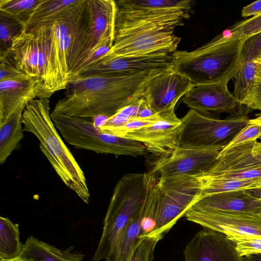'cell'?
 I'll list each match as a JSON object with an SVG mask.
<instances>
[{
    "label": "cell",
    "instance_id": "obj_14",
    "mask_svg": "<svg viewBox=\"0 0 261 261\" xmlns=\"http://www.w3.org/2000/svg\"><path fill=\"white\" fill-rule=\"evenodd\" d=\"M193 86L187 77L171 69L151 77L146 84L141 98L155 114L175 107Z\"/></svg>",
    "mask_w": 261,
    "mask_h": 261
},
{
    "label": "cell",
    "instance_id": "obj_31",
    "mask_svg": "<svg viewBox=\"0 0 261 261\" xmlns=\"http://www.w3.org/2000/svg\"><path fill=\"white\" fill-rule=\"evenodd\" d=\"M24 29L22 23L0 13V53L9 51L14 40Z\"/></svg>",
    "mask_w": 261,
    "mask_h": 261
},
{
    "label": "cell",
    "instance_id": "obj_37",
    "mask_svg": "<svg viewBox=\"0 0 261 261\" xmlns=\"http://www.w3.org/2000/svg\"><path fill=\"white\" fill-rule=\"evenodd\" d=\"M236 249L242 256L261 254V239H234Z\"/></svg>",
    "mask_w": 261,
    "mask_h": 261
},
{
    "label": "cell",
    "instance_id": "obj_46",
    "mask_svg": "<svg viewBox=\"0 0 261 261\" xmlns=\"http://www.w3.org/2000/svg\"><path fill=\"white\" fill-rule=\"evenodd\" d=\"M260 215H261V214H260Z\"/></svg>",
    "mask_w": 261,
    "mask_h": 261
},
{
    "label": "cell",
    "instance_id": "obj_19",
    "mask_svg": "<svg viewBox=\"0 0 261 261\" xmlns=\"http://www.w3.org/2000/svg\"><path fill=\"white\" fill-rule=\"evenodd\" d=\"M181 129L180 119H164L128 133L123 138L139 142L146 150L162 157L168 155L179 147Z\"/></svg>",
    "mask_w": 261,
    "mask_h": 261
},
{
    "label": "cell",
    "instance_id": "obj_24",
    "mask_svg": "<svg viewBox=\"0 0 261 261\" xmlns=\"http://www.w3.org/2000/svg\"><path fill=\"white\" fill-rule=\"evenodd\" d=\"M117 9L123 11L180 10L190 13L191 0H120L115 1Z\"/></svg>",
    "mask_w": 261,
    "mask_h": 261
},
{
    "label": "cell",
    "instance_id": "obj_27",
    "mask_svg": "<svg viewBox=\"0 0 261 261\" xmlns=\"http://www.w3.org/2000/svg\"><path fill=\"white\" fill-rule=\"evenodd\" d=\"M77 1L41 0L25 25V29L43 25L56 19L73 7Z\"/></svg>",
    "mask_w": 261,
    "mask_h": 261
},
{
    "label": "cell",
    "instance_id": "obj_6",
    "mask_svg": "<svg viewBox=\"0 0 261 261\" xmlns=\"http://www.w3.org/2000/svg\"><path fill=\"white\" fill-rule=\"evenodd\" d=\"M156 181L152 173L123 175L116 185L103 221L102 235L92 257L94 261L112 258L130 220L140 212Z\"/></svg>",
    "mask_w": 261,
    "mask_h": 261
},
{
    "label": "cell",
    "instance_id": "obj_43",
    "mask_svg": "<svg viewBox=\"0 0 261 261\" xmlns=\"http://www.w3.org/2000/svg\"><path fill=\"white\" fill-rule=\"evenodd\" d=\"M0 261H26V260H22V259L17 258L16 259H13V260H0Z\"/></svg>",
    "mask_w": 261,
    "mask_h": 261
},
{
    "label": "cell",
    "instance_id": "obj_16",
    "mask_svg": "<svg viewBox=\"0 0 261 261\" xmlns=\"http://www.w3.org/2000/svg\"><path fill=\"white\" fill-rule=\"evenodd\" d=\"M185 261H244L236 242L221 232L204 228L184 250Z\"/></svg>",
    "mask_w": 261,
    "mask_h": 261
},
{
    "label": "cell",
    "instance_id": "obj_17",
    "mask_svg": "<svg viewBox=\"0 0 261 261\" xmlns=\"http://www.w3.org/2000/svg\"><path fill=\"white\" fill-rule=\"evenodd\" d=\"M54 93L42 80L29 76L21 80L0 81V123L4 122L20 107L31 101L49 98Z\"/></svg>",
    "mask_w": 261,
    "mask_h": 261
},
{
    "label": "cell",
    "instance_id": "obj_15",
    "mask_svg": "<svg viewBox=\"0 0 261 261\" xmlns=\"http://www.w3.org/2000/svg\"><path fill=\"white\" fill-rule=\"evenodd\" d=\"M173 65V53H160L120 57L93 63L80 71L72 79L78 76L94 74L167 70L171 69Z\"/></svg>",
    "mask_w": 261,
    "mask_h": 261
},
{
    "label": "cell",
    "instance_id": "obj_29",
    "mask_svg": "<svg viewBox=\"0 0 261 261\" xmlns=\"http://www.w3.org/2000/svg\"><path fill=\"white\" fill-rule=\"evenodd\" d=\"M41 0H1L0 13L26 25Z\"/></svg>",
    "mask_w": 261,
    "mask_h": 261
},
{
    "label": "cell",
    "instance_id": "obj_39",
    "mask_svg": "<svg viewBox=\"0 0 261 261\" xmlns=\"http://www.w3.org/2000/svg\"><path fill=\"white\" fill-rule=\"evenodd\" d=\"M260 14H261V0L249 4L243 7L241 11L242 17L254 16Z\"/></svg>",
    "mask_w": 261,
    "mask_h": 261
},
{
    "label": "cell",
    "instance_id": "obj_30",
    "mask_svg": "<svg viewBox=\"0 0 261 261\" xmlns=\"http://www.w3.org/2000/svg\"><path fill=\"white\" fill-rule=\"evenodd\" d=\"M146 106L147 105L145 101L141 98L137 102L123 108L110 117L99 127V129L102 132L108 134L121 126L132 118L138 117L141 110Z\"/></svg>",
    "mask_w": 261,
    "mask_h": 261
},
{
    "label": "cell",
    "instance_id": "obj_4",
    "mask_svg": "<svg viewBox=\"0 0 261 261\" xmlns=\"http://www.w3.org/2000/svg\"><path fill=\"white\" fill-rule=\"evenodd\" d=\"M23 132L34 135L39 147L63 183L86 204L90 194L84 173L65 145L50 117L48 98L35 99L25 107Z\"/></svg>",
    "mask_w": 261,
    "mask_h": 261
},
{
    "label": "cell",
    "instance_id": "obj_22",
    "mask_svg": "<svg viewBox=\"0 0 261 261\" xmlns=\"http://www.w3.org/2000/svg\"><path fill=\"white\" fill-rule=\"evenodd\" d=\"M73 248L61 250L31 236L23 244L18 258L26 261H82L84 254L73 252Z\"/></svg>",
    "mask_w": 261,
    "mask_h": 261
},
{
    "label": "cell",
    "instance_id": "obj_11",
    "mask_svg": "<svg viewBox=\"0 0 261 261\" xmlns=\"http://www.w3.org/2000/svg\"><path fill=\"white\" fill-rule=\"evenodd\" d=\"M50 31L47 25L25 29L13 41L10 54L18 68L39 78L44 85L49 51Z\"/></svg>",
    "mask_w": 261,
    "mask_h": 261
},
{
    "label": "cell",
    "instance_id": "obj_1",
    "mask_svg": "<svg viewBox=\"0 0 261 261\" xmlns=\"http://www.w3.org/2000/svg\"><path fill=\"white\" fill-rule=\"evenodd\" d=\"M166 70L142 73H115L78 76L67 85L65 95L53 111L67 116L92 119L109 118L141 98L153 76Z\"/></svg>",
    "mask_w": 261,
    "mask_h": 261
},
{
    "label": "cell",
    "instance_id": "obj_34",
    "mask_svg": "<svg viewBox=\"0 0 261 261\" xmlns=\"http://www.w3.org/2000/svg\"><path fill=\"white\" fill-rule=\"evenodd\" d=\"M29 76L18 68L10 50L0 53V81L21 80Z\"/></svg>",
    "mask_w": 261,
    "mask_h": 261
},
{
    "label": "cell",
    "instance_id": "obj_44",
    "mask_svg": "<svg viewBox=\"0 0 261 261\" xmlns=\"http://www.w3.org/2000/svg\"><path fill=\"white\" fill-rule=\"evenodd\" d=\"M106 261H114L112 258H108L106 259Z\"/></svg>",
    "mask_w": 261,
    "mask_h": 261
},
{
    "label": "cell",
    "instance_id": "obj_35",
    "mask_svg": "<svg viewBox=\"0 0 261 261\" xmlns=\"http://www.w3.org/2000/svg\"><path fill=\"white\" fill-rule=\"evenodd\" d=\"M229 31L231 36L245 39L261 32V14L237 22Z\"/></svg>",
    "mask_w": 261,
    "mask_h": 261
},
{
    "label": "cell",
    "instance_id": "obj_33",
    "mask_svg": "<svg viewBox=\"0 0 261 261\" xmlns=\"http://www.w3.org/2000/svg\"><path fill=\"white\" fill-rule=\"evenodd\" d=\"M260 137H261V114L254 119H250L243 128L223 149H228L242 143L257 140Z\"/></svg>",
    "mask_w": 261,
    "mask_h": 261
},
{
    "label": "cell",
    "instance_id": "obj_42",
    "mask_svg": "<svg viewBox=\"0 0 261 261\" xmlns=\"http://www.w3.org/2000/svg\"><path fill=\"white\" fill-rule=\"evenodd\" d=\"M256 81L261 82V64L256 73Z\"/></svg>",
    "mask_w": 261,
    "mask_h": 261
},
{
    "label": "cell",
    "instance_id": "obj_41",
    "mask_svg": "<svg viewBox=\"0 0 261 261\" xmlns=\"http://www.w3.org/2000/svg\"><path fill=\"white\" fill-rule=\"evenodd\" d=\"M244 261H261V254L243 256Z\"/></svg>",
    "mask_w": 261,
    "mask_h": 261
},
{
    "label": "cell",
    "instance_id": "obj_2",
    "mask_svg": "<svg viewBox=\"0 0 261 261\" xmlns=\"http://www.w3.org/2000/svg\"><path fill=\"white\" fill-rule=\"evenodd\" d=\"M190 17V13L179 10L116 14L113 46L94 63L127 56L173 53L181 39L174 30Z\"/></svg>",
    "mask_w": 261,
    "mask_h": 261
},
{
    "label": "cell",
    "instance_id": "obj_23",
    "mask_svg": "<svg viewBox=\"0 0 261 261\" xmlns=\"http://www.w3.org/2000/svg\"><path fill=\"white\" fill-rule=\"evenodd\" d=\"M25 107H20L4 122L0 123V163L4 164L17 149L24 137L22 116Z\"/></svg>",
    "mask_w": 261,
    "mask_h": 261
},
{
    "label": "cell",
    "instance_id": "obj_45",
    "mask_svg": "<svg viewBox=\"0 0 261 261\" xmlns=\"http://www.w3.org/2000/svg\"><path fill=\"white\" fill-rule=\"evenodd\" d=\"M256 187H261V182L259 183Z\"/></svg>",
    "mask_w": 261,
    "mask_h": 261
},
{
    "label": "cell",
    "instance_id": "obj_8",
    "mask_svg": "<svg viewBox=\"0 0 261 261\" xmlns=\"http://www.w3.org/2000/svg\"><path fill=\"white\" fill-rule=\"evenodd\" d=\"M250 119L234 114L220 119L193 109L180 119L182 129L179 147L185 148L224 149L247 124Z\"/></svg>",
    "mask_w": 261,
    "mask_h": 261
},
{
    "label": "cell",
    "instance_id": "obj_21",
    "mask_svg": "<svg viewBox=\"0 0 261 261\" xmlns=\"http://www.w3.org/2000/svg\"><path fill=\"white\" fill-rule=\"evenodd\" d=\"M191 207L238 213L261 214V199L249 195L245 189L214 194L205 196Z\"/></svg>",
    "mask_w": 261,
    "mask_h": 261
},
{
    "label": "cell",
    "instance_id": "obj_12",
    "mask_svg": "<svg viewBox=\"0 0 261 261\" xmlns=\"http://www.w3.org/2000/svg\"><path fill=\"white\" fill-rule=\"evenodd\" d=\"M200 175L238 180L261 178V142L255 140L222 149L212 167Z\"/></svg>",
    "mask_w": 261,
    "mask_h": 261
},
{
    "label": "cell",
    "instance_id": "obj_36",
    "mask_svg": "<svg viewBox=\"0 0 261 261\" xmlns=\"http://www.w3.org/2000/svg\"><path fill=\"white\" fill-rule=\"evenodd\" d=\"M261 57V32L245 39L242 51V63Z\"/></svg>",
    "mask_w": 261,
    "mask_h": 261
},
{
    "label": "cell",
    "instance_id": "obj_26",
    "mask_svg": "<svg viewBox=\"0 0 261 261\" xmlns=\"http://www.w3.org/2000/svg\"><path fill=\"white\" fill-rule=\"evenodd\" d=\"M18 224L9 219L0 217V260L17 258L23 250Z\"/></svg>",
    "mask_w": 261,
    "mask_h": 261
},
{
    "label": "cell",
    "instance_id": "obj_40",
    "mask_svg": "<svg viewBox=\"0 0 261 261\" xmlns=\"http://www.w3.org/2000/svg\"><path fill=\"white\" fill-rule=\"evenodd\" d=\"M251 196L258 199H261V187H255L245 189Z\"/></svg>",
    "mask_w": 261,
    "mask_h": 261
},
{
    "label": "cell",
    "instance_id": "obj_25",
    "mask_svg": "<svg viewBox=\"0 0 261 261\" xmlns=\"http://www.w3.org/2000/svg\"><path fill=\"white\" fill-rule=\"evenodd\" d=\"M197 176L200 181L201 189L199 200L214 194L255 187L261 182V178L238 180L203 175Z\"/></svg>",
    "mask_w": 261,
    "mask_h": 261
},
{
    "label": "cell",
    "instance_id": "obj_9",
    "mask_svg": "<svg viewBox=\"0 0 261 261\" xmlns=\"http://www.w3.org/2000/svg\"><path fill=\"white\" fill-rule=\"evenodd\" d=\"M160 201L155 226L147 236L163 238L188 210L200 198L201 184L197 175L159 178L156 182Z\"/></svg>",
    "mask_w": 261,
    "mask_h": 261
},
{
    "label": "cell",
    "instance_id": "obj_5",
    "mask_svg": "<svg viewBox=\"0 0 261 261\" xmlns=\"http://www.w3.org/2000/svg\"><path fill=\"white\" fill-rule=\"evenodd\" d=\"M245 39L220 34L191 51L173 53L172 69L190 80L193 86L229 81L242 64Z\"/></svg>",
    "mask_w": 261,
    "mask_h": 261
},
{
    "label": "cell",
    "instance_id": "obj_3",
    "mask_svg": "<svg viewBox=\"0 0 261 261\" xmlns=\"http://www.w3.org/2000/svg\"><path fill=\"white\" fill-rule=\"evenodd\" d=\"M47 25L50 31L46 87L53 93L65 89L86 60L90 39L88 0H78Z\"/></svg>",
    "mask_w": 261,
    "mask_h": 261
},
{
    "label": "cell",
    "instance_id": "obj_10",
    "mask_svg": "<svg viewBox=\"0 0 261 261\" xmlns=\"http://www.w3.org/2000/svg\"><path fill=\"white\" fill-rule=\"evenodd\" d=\"M184 216L204 228L225 234L230 240L261 239V215L190 207Z\"/></svg>",
    "mask_w": 261,
    "mask_h": 261
},
{
    "label": "cell",
    "instance_id": "obj_32",
    "mask_svg": "<svg viewBox=\"0 0 261 261\" xmlns=\"http://www.w3.org/2000/svg\"><path fill=\"white\" fill-rule=\"evenodd\" d=\"M162 239L154 236L143 237L135 247L128 261H153L155 247Z\"/></svg>",
    "mask_w": 261,
    "mask_h": 261
},
{
    "label": "cell",
    "instance_id": "obj_20",
    "mask_svg": "<svg viewBox=\"0 0 261 261\" xmlns=\"http://www.w3.org/2000/svg\"><path fill=\"white\" fill-rule=\"evenodd\" d=\"M88 4L90 39L84 62L99 48L108 45L113 46L117 11L116 2L114 0H88Z\"/></svg>",
    "mask_w": 261,
    "mask_h": 261
},
{
    "label": "cell",
    "instance_id": "obj_13",
    "mask_svg": "<svg viewBox=\"0 0 261 261\" xmlns=\"http://www.w3.org/2000/svg\"><path fill=\"white\" fill-rule=\"evenodd\" d=\"M221 148L177 147L170 154L160 157L153 164L151 173L159 178L181 175H198L207 171L216 162Z\"/></svg>",
    "mask_w": 261,
    "mask_h": 261
},
{
    "label": "cell",
    "instance_id": "obj_18",
    "mask_svg": "<svg viewBox=\"0 0 261 261\" xmlns=\"http://www.w3.org/2000/svg\"><path fill=\"white\" fill-rule=\"evenodd\" d=\"M227 84L222 82L193 86L182 101L191 109L209 115L232 112L239 103L229 91Z\"/></svg>",
    "mask_w": 261,
    "mask_h": 261
},
{
    "label": "cell",
    "instance_id": "obj_7",
    "mask_svg": "<svg viewBox=\"0 0 261 261\" xmlns=\"http://www.w3.org/2000/svg\"><path fill=\"white\" fill-rule=\"evenodd\" d=\"M50 117L57 129L70 145L97 153L137 156L144 154L141 143L102 132L91 119L67 116L52 111Z\"/></svg>",
    "mask_w": 261,
    "mask_h": 261
},
{
    "label": "cell",
    "instance_id": "obj_28",
    "mask_svg": "<svg viewBox=\"0 0 261 261\" xmlns=\"http://www.w3.org/2000/svg\"><path fill=\"white\" fill-rule=\"evenodd\" d=\"M261 64V57L242 63L234 79V96L243 103L250 96L256 82V75Z\"/></svg>",
    "mask_w": 261,
    "mask_h": 261
},
{
    "label": "cell",
    "instance_id": "obj_38",
    "mask_svg": "<svg viewBox=\"0 0 261 261\" xmlns=\"http://www.w3.org/2000/svg\"><path fill=\"white\" fill-rule=\"evenodd\" d=\"M249 109L261 111V82L256 81L249 97L243 103Z\"/></svg>",
    "mask_w": 261,
    "mask_h": 261
}]
</instances>
